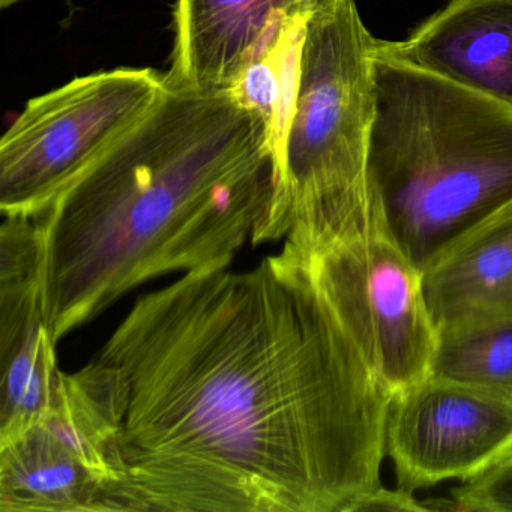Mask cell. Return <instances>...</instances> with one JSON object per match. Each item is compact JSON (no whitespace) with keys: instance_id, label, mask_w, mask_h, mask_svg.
Here are the masks:
<instances>
[{"instance_id":"cell-9","label":"cell","mask_w":512,"mask_h":512,"mask_svg":"<svg viewBox=\"0 0 512 512\" xmlns=\"http://www.w3.org/2000/svg\"><path fill=\"white\" fill-rule=\"evenodd\" d=\"M43 248L34 221L0 229V442L43 416L59 376L56 341L43 308Z\"/></svg>"},{"instance_id":"cell-4","label":"cell","mask_w":512,"mask_h":512,"mask_svg":"<svg viewBox=\"0 0 512 512\" xmlns=\"http://www.w3.org/2000/svg\"><path fill=\"white\" fill-rule=\"evenodd\" d=\"M376 43L355 0H323L307 20L274 193L254 245L281 241L292 229L337 233L373 223L368 152Z\"/></svg>"},{"instance_id":"cell-5","label":"cell","mask_w":512,"mask_h":512,"mask_svg":"<svg viewBox=\"0 0 512 512\" xmlns=\"http://www.w3.org/2000/svg\"><path fill=\"white\" fill-rule=\"evenodd\" d=\"M316 287L389 394L430 376L437 328L424 272L373 218L338 233H287L280 253Z\"/></svg>"},{"instance_id":"cell-14","label":"cell","mask_w":512,"mask_h":512,"mask_svg":"<svg viewBox=\"0 0 512 512\" xmlns=\"http://www.w3.org/2000/svg\"><path fill=\"white\" fill-rule=\"evenodd\" d=\"M308 19L287 23L229 89L242 106L265 119L275 157L280 154L292 116Z\"/></svg>"},{"instance_id":"cell-17","label":"cell","mask_w":512,"mask_h":512,"mask_svg":"<svg viewBox=\"0 0 512 512\" xmlns=\"http://www.w3.org/2000/svg\"><path fill=\"white\" fill-rule=\"evenodd\" d=\"M19 2H22V0H0V7L8 8L13 7V5L19 4Z\"/></svg>"},{"instance_id":"cell-12","label":"cell","mask_w":512,"mask_h":512,"mask_svg":"<svg viewBox=\"0 0 512 512\" xmlns=\"http://www.w3.org/2000/svg\"><path fill=\"white\" fill-rule=\"evenodd\" d=\"M424 292L436 328L512 314V205L428 266Z\"/></svg>"},{"instance_id":"cell-7","label":"cell","mask_w":512,"mask_h":512,"mask_svg":"<svg viewBox=\"0 0 512 512\" xmlns=\"http://www.w3.org/2000/svg\"><path fill=\"white\" fill-rule=\"evenodd\" d=\"M386 455L409 493L478 478L512 458V395L425 377L392 395Z\"/></svg>"},{"instance_id":"cell-11","label":"cell","mask_w":512,"mask_h":512,"mask_svg":"<svg viewBox=\"0 0 512 512\" xmlns=\"http://www.w3.org/2000/svg\"><path fill=\"white\" fill-rule=\"evenodd\" d=\"M323 0H176L172 85L230 89L289 22Z\"/></svg>"},{"instance_id":"cell-1","label":"cell","mask_w":512,"mask_h":512,"mask_svg":"<svg viewBox=\"0 0 512 512\" xmlns=\"http://www.w3.org/2000/svg\"><path fill=\"white\" fill-rule=\"evenodd\" d=\"M92 362L110 511L350 512L380 485L391 394L280 254L140 296Z\"/></svg>"},{"instance_id":"cell-6","label":"cell","mask_w":512,"mask_h":512,"mask_svg":"<svg viewBox=\"0 0 512 512\" xmlns=\"http://www.w3.org/2000/svg\"><path fill=\"white\" fill-rule=\"evenodd\" d=\"M167 89L152 70L79 77L29 101L0 142V212L40 215L130 133Z\"/></svg>"},{"instance_id":"cell-2","label":"cell","mask_w":512,"mask_h":512,"mask_svg":"<svg viewBox=\"0 0 512 512\" xmlns=\"http://www.w3.org/2000/svg\"><path fill=\"white\" fill-rule=\"evenodd\" d=\"M275 172L262 116L229 89L167 80L151 112L32 218L53 340L154 278L229 268L268 211Z\"/></svg>"},{"instance_id":"cell-16","label":"cell","mask_w":512,"mask_h":512,"mask_svg":"<svg viewBox=\"0 0 512 512\" xmlns=\"http://www.w3.org/2000/svg\"><path fill=\"white\" fill-rule=\"evenodd\" d=\"M428 509L430 508L421 505L409 491L401 490L398 487L397 490H388L379 485L359 497L353 503L350 512H421L428 511Z\"/></svg>"},{"instance_id":"cell-10","label":"cell","mask_w":512,"mask_h":512,"mask_svg":"<svg viewBox=\"0 0 512 512\" xmlns=\"http://www.w3.org/2000/svg\"><path fill=\"white\" fill-rule=\"evenodd\" d=\"M376 52L512 109V0H449L403 41Z\"/></svg>"},{"instance_id":"cell-3","label":"cell","mask_w":512,"mask_h":512,"mask_svg":"<svg viewBox=\"0 0 512 512\" xmlns=\"http://www.w3.org/2000/svg\"><path fill=\"white\" fill-rule=\"evenodd\" d=\"M373 218L425 272L512 205V109L376 52Z\"/></svg>"},{"instance_id":"cell-13","label":"cell","mask_w":512,"mask_h":512,"mask_svg":"<svg viewBox=\"0 0 512 512\" xmlns=\"http://www.w3.org/2000/svg\"><path fill=\"white\" fill-rule=\"evenodd\" d=\"M430 376L512 395V314L439 326Z\"/></svg>"},{"instance_id":"cell-15","label":"cell","mask_w":512,"mask_h":512,"mask_svg":"<svg viewBox=\"0 0 512 512\" xmlns=\"http://www.w3.org/2000/svg\"><path fill=\"white\" fill-rule=\"evenodd\" d=\"M451 497L446 509L452 511L512 512V458L464 482Z\"/></svg>"},{"instance_id":"cell-8","label":"cell","mask_w":512,"mask_h":512,"mask_svg":"<svg viewBox=\"0 0 512 512\" xmlns=\"http://www.w3.org/2000/svg\"><path fill=\"white\" fill-rule=\"evenodd\" d=\"M110 446L94 416L55 397L40 419L0 442V511H109Z\"/></svg>"}]
</instances>
